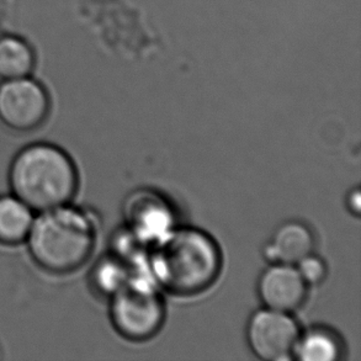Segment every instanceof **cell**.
Listing matches in <instances>:
<instances>
[{"mask_svg": "<svg viewBox=\"0 0 361 361\" xmlns=\"http://www.w3.org/2000/svg\"><path fill=\"white\" fill-rule=\"evenodd\" d=\"M95 231L93 216L69 202L36 212L25 243L39 268L67 274L88 260L95 244Z\"/></svg>", "mask_w": 361, "mask_h": 361, "instance_id": "cell-1", "label": "cell"}, {"mask_svg": "<svg viewBox=\"0 0 361 361\" xmlns=\"http://www.w3.org/2000/svg\"><path fill=\"white\" fill-rule=\"evenodd\" d=\"M9 185L13 195L41 212L71 202L78 188V171L61 147L36 142L15 154Z\"/></svg>", "mask_w": 361, "mask_h": 361, "instance_id": "cell-2", "label": "cell"}, {"mask_svg": "<svg viewBox=\"0 0 361 361\" xmlns=\"http://www.w3.org/2000/svg\"><path fill=\"white\" fill-rule=\"evenodd\" d=\"M157 281L171 293H200L220 271V250L209 235L196 230H178L161 237L151 260Z\"/></svg>", "mask_w": 361, "mask_h": 361, "instance_id": "cell-3", "label": "cell"}, {"mask_svg": "<svg viewBox=\"0 0 361 361\" xmlns=\"http://www.w3.org/2000/svg\"><path fill=\"white\" fill-rule=\"evenodd\" d=\"M111 298L114 326L123 337L143 341L161 328L164 307L151 283L128 279Z\"/></svg>", "mask_w": 361, "mask_h": 361, "instance_id": "cell-4", "label": "cell"}, {"mask_svg": "<svg viewBox=\"0 0 361 361\" xmlns=\"http://www.w3.org/2000/svg\"><path fill=\"white\" fill-rule=\"evenodd\" d=\"M49 106L47 90L30 75L0 83V122L13 131L39 128L49 116Z\"/></svg>", "mask_w": 361, "mask_h": 361, "instance_id": "cell-5", "label": "cell"}, {"mask_svg": "<svg viewBox=\"0 0 361 361\" xmlns=\"http://www.w3.org/2000/svg\"><path fill=\"white\" fill-rule=\"evenodd\" d=\"M298 326L288 312L263 310L255 313L248 323L249 345L263 360H283L290 357L298 342Z\"/></svg>", "mask_w": 361, "mask_h": 361, "instance_id": "cell-6", "label": "cell"}, {"mask_svg": "<svg viewBox=\"0 0 361 361\" xmlns=\"http://www.w3.org/2000/svg\"><path fill=\"white\" fill-rule=\"evenodd\" d=\"M307 293V283L298 269L276 264L264 271L259 280V295L270 310L291 312L300 307Z\"/></svg>", "mask_w": 361, "mask_h": 361, "instance_id": "cell-7", "label": "cell"}, {"mask_svg": "<svg viewBox=\"0 0 361 361\" xmlns=\"http://www.w3.org/2000/svg\"><path fill=\"white\" fill-rule=\"evenodd\" d=\"M126 210L132 231L141 240H159L171 231V210L158 196L136 194L127 202Z\"/></svg>", "mask_w": 361, "mask_h": 361, "instance_id": "cell-8", "label": "cell"}, {"mask_svg": "<svg viewBox=\"0 0 361 361\" xmlns=\"http://www.w3.org/2000/svg\"><path fill=\"white\" fill-rule=\"evenodd\" d=\"M312 232L300 222H288L275 232L271 243L265 247V258L273 263L293 264L312 253Z\"/></svg>", "mask_w": 361, "mask_h": 361, "instance_id": "cell-9", "label": "cell"}, {"mask_svg": "<svg viewBox=\"0 0 361 361\" xmlns=\"http://www.w3.org/2000/svg\"><path fill=\"white\" fill-rule=\"evenodd\" d=\"M36 212L13 195L0 196V243H24L34 224Z\"/></svg>", "mask_w": 361, "mask_h": 361, "instance_id": "cell-10", "label": "cell"}, {"mask_svg": "<svg viewBox=\"0 0 361 361\" xmlns=\"http://www.w3.org/2000/svg\"><path fill=\"white\" fill-rule=\"evenodd\" d=\"M34 49L24 39L14 35L0 37V79L21 78L32 73Z\"/></svg>", "mask_w": 361, "mask_h": 361, "instance_id": "cell-11", "label": "cell"}, {"mask_svg": "<svg viewBox=\"0 0 361 361\" xmlns=\"http://www.w3.org/2000/svg\"><path fill=\"white\" fill-rule=\"evenodd\" d=\"M295 348L298 359L305 361H333L341 354L337 339L326 331H311Z\"/></svg>", "mask_w": 361, "mask_h": 361, "instance_id": "cell-12", "label": "cell"}, {"mask_svg": "<svg viewBox=\"0 0 361 361\" xmlns=\"http://www.w3.org/2000/svg\"><path fill=\"white\" fill-rule=\"evenodd\" d=\"M126 268L118 258L100 260L92 273V283L98 293L113 296L128 280Z\"/></svg>", "mask_w": 361, "mask_h": 361, "instance_id": "cell-13", "label": "cell"}, {"mask_svg": "<svg viewBox=\"0 0 361 361\" xmlns=\"http://www.w3.org/2000/svg\"><path fill=\"white\" fill-rule=\"evenodd\" d=\"M298 264L300 265L298 270L306 283H321L327 273V269L322 260L317 257H312L311 254L298 262Z\"/></svg>", "mask_w": 361, "mask_h": 361, "instance_id": "cell-14", "label": "cell"}, {"mask_svg": "<svg viewBox=\"0 0 361 361\" xmlns=\"http://www.w3.org/2000/svg\"><path fill=\"white\" fill-rule=\"evenodd\" d=\"M352 199H354V201L350 200V204L355 206L354 211L359 212V210H360V194H359V191H355L354 194H352Z\"/></svg>", "mask_w": 361, "mask_h": 361, "instance_id": "cell-15", "label": "cell"}]
</instances>
